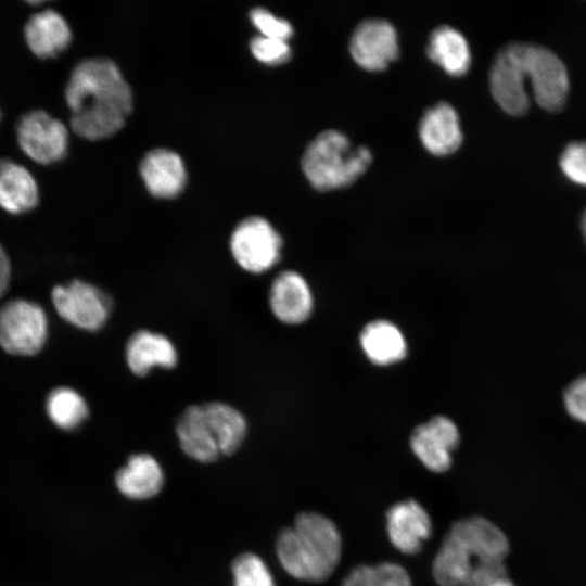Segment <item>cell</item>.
Here are the masks:
<instances>
[{"label": "cell", "mask_w": 586, "mask_h": 586, "mask_svg": "<svg viewBox=\"0 0 586 586\" xmlns=\"http://www.w3.org/2000/svg\"><path fill=\"white\" fill-rule=\"evenodd\" d=\"M71 127L81 138L116 133L132 109V92L118 66L105 58L79 62L65 87Z\"/></svg>", "instance_id": "6da1fadb"}, {"label": "cell", "mask_w": 586, "mask_h": 586, "mask_svg": "<svg viewBox=\"0 0 586 586\" xmlns=\"http://www.w3.org/2000/svg\"><path fill=\"white\" fill-rule=\"evenodd\" d=\"M277 558L292 577L308 583L328 579L342 556V537L335 523L317 512L300 513L292 526L280 531Z\"/></svg>", "instance_id": "7a4b0ae2"}, {"label": "cell", "mask_w": 586, "mask_h": 586, "mask_svg": "<svg viewBox=\"0 0 586 586\" xmlns=\"http://www.w3.org/2000/svg\"><path fill=\"white\" fill-rule=\"evenodd\" d=\"M246 434L244 415L234 406L219 400L190 405L176 422L180 448L188 457L202 463L234 454Z\"/></svg>", "instance_id": "3957f363"}, {"label": "cell", "mask_w": 586, "mask_h": 586, "mask_svg": "<svg viewBox=\"0 0 586 586\" xmlns=\"http://www.w3.org/2000/svg\"><path fill=\"white\" fill-rule=\"evenodd\" d=\"M372 154L366 146H353L337 130H324L306 148L302 169L317 190L329 191L346 187L369 167Z\"/></svg>", "instance_id": "277c9868"}, {"label": "cell", "mask_w": 586, "mask_h": 586, "mask_svg": "<svg viewBox=\"0 0 586 586\" xmlns=\"http://www.w3.org/2000/svg\"><path fill=\"white\" fill-rule=\"evenodd\" d=\"M49 321L37 303L16 298L0 307V347L15 356H34L46 345Z\"/></svg>", "instance_id": "5b68a950"}, {"label": "cell", "mask_w": 586, "mask_h": 586, "mask_svg": "<svg viewBox=\"0 0 586 586\" xmlns=\"http://www.w3.org/2000/svg\"><path fill=\"white\" fill-rule=\"evenodd\" d=\"M229 245L234 262L242 270L260 275L279 263L283 241L267 219L251 216L237 225Z\"/></svg>", "instance_id": "8992f818"}, {"label": "cell", "mask_w": 586, "mask_h": 586, "mask_svg": "<svg viewBox=\"0 0 586 586\" xmlns=\"http://www.w3.org/2000/svg\"><path fill=\"white\" fill-rule=\"evenodd\" d=\"M51 302L64 321L88 332L101 330L113 307L111 297L102 289L82 280L55 285L51 291Z\"/></svg>", "instance_id": "52a82bcc"}, {"label": "cell", "mask_w": 586, "mask_h": 586, "mask_svg": "<svg viewBox=\"0 0 586 586\" xmlns=\"http://www.w3.org/2000/svg\"><path fill=\"white\" fill-rule=\"evenodd\" d=\"M515 47L536 102L547 111H559L569 91V77L562 61L544 47L527 43H515Z\"/></svg>", "instance_id": "ba28073f"}, {"label": "cell", "mask_w": 586, "mask_h": 586, "mask_svg": "<svg viewBox=\"0 0 586 586\" xmlns=\"http://www.w3.org/2000/svg\"><path fill=\"white\" fill-rule=\"evenodd\" d=\"M16 139L21 150L42 165L62 160L68 146L66 126L42 110H33L21 116L16 124Z\"/></svg>", "instance_id": "9c48e42d"}, {"label": "cell", "mask_w": 586, "mask_h": 586, "mask_svg": "<svg viewBox=\"0 0 586 586\" xmlns=\"http://www.w3.org/2000/svg\"><path fill=\"white\" fill-rule=\"evenodd\" d=\"M460 442V433L453 420L435 416L418 425L410 436L415 456L430 471L443 473L453 462L451 453Z\"/></svg>", "instance_id": "30bf717a"}, {"label": "cell", "mask_w": 586, "mask_h": 586, "mask_svg": "<svg viewBox=\"0 0 586 586\" xmlns=\"http://www.w3.org/2000/svg\"><path fill=\"white\" fill-rule=\"evenodd\" d=\"M349 51L354 61L362 68L383 71L399 53L396 30L385 20H366L355 28Z\"/></svg>", "instance_id": "8fae6325"}, {"label": "cell", "mask_w": 586, "mask_h": 586, "mask_svg": "<svg viewBox=\"0 0 586 586\" xmlns=\"http://www.w3.org/2000/svg\"><path fill=\"white\" fill-rule=\"evenodd\" d=\"M525 79L515 43L506 46L493 62L489 86L494 99L507 113L522 115L527 111L530 100Z\"/></svg>", "instance_id": "7c38bea8"}, {"label": "cell", "mask_w": 586, "mask_h": 586, "mask_svg": "<svg viewBox=\"0 0 586 586\" xmlns=\"http://www.w3.org/2000/svg\"><path fill=\"white\" fill-rule=\"evenodd\" d=\"M432 520L415 499L394 504L386 512V533L393 547L404 555L421 551L432 534Z\"/></svg>", "instance_id": "4fadbf2b"}, {"label": "cell", "mask_w": 586, "mask_h": 586, "mask_svg": "<svg viewBox=\"0 0 586 586\" xmlns=\"http://www.w3.org/2000/svg\"><path fill=\"white\" fill-rule=\"evenodd\" d=\"M269 307L280 322L294 326L306 321L313 313L314 297L305 278L295 270H284L272 280Z\"/></svg>", "instance_id": "5bb4252c"}, {"label": "cell", "mask_w": 586, "mask_h": 586, "mask_svg": "<svg viewBox=\"0 0 586 586\" xmlns=\"http://www.w3.org/2000/svg\"><path fill=\"white\" fill-rule=\"evenodd\" d=\"M178 351L163 333L149 329L133 332L125 345V360L130 372L145 377L155 368L173 369L178 364Z\"/></svg>", "instance_id": "9a60e30c"}, {"label": "cell", "mask_w": 586, "mask_h": 586, "mask_svg": "<svg viewBox=\"0 0 586 586\" xmlns=\"http://www.w3.org/2000/svg\"><path fill=\"white\" fill-rule=\"evenodd\" d=\"M472 552L476 562H505L510 544L506 534L483 517L456 521L449 528Z\"/></svg>", "instance_id": "2e32d148"}, {"label": "cell", "mask_w": 586, "mask_h": 586, "mask_svg": "<svg viewBox=\"0 0 586 586\" xmlns=\"http://www.w3.org/2000/svg\"><path fill=\"white\" fill-rule=\"evenodd\" d=\"M140 175L148 191L155 198L177 196L187 182V171L181 157L168 149L150 151L140 164Z\"/></svg>", "instance_id": "e0dca14e"}, {"label": "cell", "mask_w": 586, "mask_h": 586, "mask_svg": "<svg viewBox=\"0 0 586 586\" xmlns=\"http://www.w3.org/2000/svg\"><path fill=\"white\" fill-rule=\"evenodd\" d=\"M24 38L36 56L49 59L59 55L69 46L72 31L59 12L46 9L29 16L24 26Z\"/></svg>", "instance_id": "ac0fdd59"}, {"label": "cell", "mask_w": 586, "mask_h": 586, "mask_svg": "<svg viewBox=\"0 0 586 586\" xmlns=\"http://www.w3.org/2000/svg\"><path fill=\"white\" fill-rule=\"evenodd\" d=\"M419 137L423 146L434 155L455 152L462 142L459 117L455 109L446 102L429 109L420 120Z\"/></svg>", "instance_id": "d6986e66"}, {"label": "cell", "mask_w": 586, "mask_h": 586, "mask_svg": "<svg viewBox=\"0 0 586 586\" xmlns=\"http://www.w3.org/2000/svg\"><path fill=\"white\" fill-rule=\"evenodd\" d=\"M118 491L130 499L143 500L156 496L164 484L158 461L148 453L131 455L115 475Z\"/></svg>", "instance_id": "ffe728a7"}, {"label": "cell", "mask_w": 586, "mask_h": 586, "mask_svg": "<svg viewBox=\"0 0 586 586\" xmlns=\"http://www.w3.org/2000/svg\"><path fill=\"white\" fill-rule=\"evenodd\" d=\"M38 202L39 188L33 174L14 161H0V207L20 215L34 209Z\"/></svg>", "instance_id": "44dd1931"}, {"label": "cell", "mask_w": 586, "mask_h": 586, "mask_svg": "<svg viewBox=\"0 0 586 586\" xmlns=\"http://www.w3.org/2000/svg\"><path fill=\"white\" fill-rule=\"evenodd\" d=\"M359 342L366 357L378 366L394 365L407 355L403 332L388 320L378 319L367 323L360 332Z\"/></svg>", "instance_id": "7402d4cb"}, {"label": "cell", "mask_w": 586, "mask_h": 586, "mask_svg": "<svg viewBox=\"0 0 586 586\" xmlns=\"http://www.w3.org/2000/svg\"><path fill=\"white\" fill-rule=\"evenodd\" d=\"M429 58L451 76H461L470 67L471 53L463 35L457 29L443 25L435 28L429 39Z\"/></svg>", "instance_id": "603a6c76"}, {"label": "cell", "mask_w": 586, "mask_h": 586, "mask_svg": "<svg viewBox=\"0 0 586 586\" xmlns=\"http://www.w3.org/2000/svg\"><path fill=\"white\" fill-rule=\"evenodd\" d=\"M477 562L451 532H447L432 563V574L440 586H462Z\"/></svg>", "instance_id": "cb8c5ba5"}, {"label": "cell", "mask_w": 586, "mask_h": 586, "mask_svg": "<svg viewBox=\"0 0 586 586\" xmlns=\"http://www.w3.org/2000/svg\"><path fill=\"white\" fill-rule=\"evenodd\" d=\"M46 411L50 421L63 431L76 430L89 417L85 397L69 386H58L48 394Z\"/></svg>", "instance_id": "d4e9b609"}, {"label": "cell", "mask_w": 586, "mask_h": 586, "mask_svg": "<svg viewBox=\"0 0 586 586\" xmlns=\"http://www.w3.org/2000/svg\"><path fill=\"white\" fill-rule=\"evenodd\" d=\"M233 586H276L265 561L256 553L244 552L232 562Z\"/></svg>", "instance_id": "484cf974"}, {"label": "cell", "mask_w": 586, "mask_h": 586, "mask_svg": "<svg viewBox=\"0 0 586 586\" xmlns=\"http://www.w3.org/2000/svg\"><path fill=\"white\" fill-rule=\"evenodd\" d=\"M253 55L262 63L279 65L291 58V48L286 41L256 36L250 43Z\"/></svg>", "instance_id": "4316f807"}, {"label": "cell", "mask_w": 586, "mask_h": 586, "mask_svg": "<svg viewBox=\"0 0 586 586\" xmlns=\"http://www.w3.org/2000/svg\"><path fill=\"white\" fill-rule=\"evenodd\" d=\"M250 17L260 36L288 41L293 35L292 25L288 21L273 15L266 9H253Z\"/></svg>", "instance_id": "83f0119b"}, {"label": "cell", "mask_w": 586, "mask_h": 586, "mask_svg": "<svg viewBox=\"0 0 586 586\" xmlns=\"http://www.w3.org/2000/svg\"><path fill=\"white\" fill-rule=\"evenodd\" d=\"M367 586H412L408 572L398 563L369 565Z\"/></svg>", "instance_id": "f1b7e54d"}, {"label": "cell", "mask_w": 586, "mask_h": 586, "mask_svg": "<svg viewBox=\"0 0 586 586\" xmlns=\"http://www.w3.org/2000/svg\"><path fill=\"white\" fill-rule=\"evenodd\" d=\"M560 166L568 178L586 186V142L570 143L560 156Z\"/></svg>", "instance_id": "f546056e"}, {"label": "cell", "mask_w": 586, "mask_h": 586, "mask_svg": "<svg viewBox=\"0 0 586 586\" xmlns=\"http://www.w3.org/2000/svg\"><path fill=\"white\" fill-rule=\"evenodd\" d=\"M505 562H477L462 586H491L507 576Z\"/></svg>", "instance_id": "4dcf8cb0"}, {"label": "cell", "mask_w": 586, "mask_h": 586, "mask_svg": "<svg viewBox=\"0 0 586 586\" xmlns=\"http://www.w3.org/2000/svg\"><path fill=\"white\" fill-rule=\"evenodd\" d=\"M564 405L572 418L586 424V378L577 379L566 388Z\"/></svg>", "instance_id": "1f68e13d"}, {"label": "cell", "mask_w": 586, "mask_h": 586, "mask_svg": "<svg viewBox=\"0 0 586 586\" xmlns=\"http://www.w3.org/2000/svg\"><path fill=\"white\" fill-rule=\"evenodd\" d=\"M11 263L10 258L0 244V298L5 294L9 289L11 280Z\"/></svg>", "instance_id": "d6a6232c"}, {"label": "cell", "mask_w": 586, "mask_h": 586, "mask_svg": "<svg viewBox=\"0 0 586 586\" xmlns=\"http://www.w3.org/2000/svg\"><path fill=\"white\" fill-rule=\"evenodd\" d=\"M368 569L369 565L366 564L353 568L342 581L341 586H367Z\"/></svg>", "instance_id": "836d02e7"}, {"label": "cell", "mask_w": 586, "mask_h": 586, "mask_svg": "<svg viewBox=\"0 0 586 586\" xmlns=\"http://www.w3.org/2000/svg\"><path fill=\"white\" fill-rule=\"evenodd\" d=\"M491 586H514V584L507 576H505V577H501V578L497 579Z\"/></svg>", "instance_id": "e575fe53"}, {"label": "cell", "mask_w": 586, "mask_h": 586, "mask_svg": "<svg viewBox=\"0 0 586 586\" xmlns=\"http://www.w3.org/2000/svg\"><path fill=\"white\" fill-rule=\"evenodd\" d=\"M582 230H583V234H584L585 240H586V211H585L583 219H582Z\"/></svg>", "instance_id": "d590c367"}, {"label": "cell", "mask_w": 586, "mask_h": 586, "mask_svg": "<svg viewBox=\"0 0 586 586\" xmlns=\"http://www.w3.org/2000/svg\"><path fill=\"white\" fill-rule=\"evenodd\" d=\"M0 119H1V111H0Z\"/></svg>", "instance_id": "8d00e7d4"}]
</instances>
